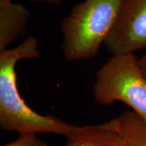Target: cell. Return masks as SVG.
<instances>
[{
    "mask_svg": "<svg viewBox=\"0 0 146 146\" xmlns=\"http://www.w3.org/2000/svg\"><path fill=\"white\" fill-rule=\"evenodd\" d=\"M66 138V146H124L121 137L110 121L79 127Z\"/></svg>",
    "mask_w": 146,
    "mask_h": 146,
    "instance_id": "obj_6",
    "label": "cell"
},
{
    "mask_svg": "<svg viewBox=\"0 0 146 146\" xmlns=\"http://www.w3.org/2000/svg\"><path fill=\"white\" fill-rule=\"evenodd\" d=\"M110 122L124 146H146V121L135 112L125 111Z\"/></svg>",
    "mask_w": 146,
    "mask_h": 146,
    "instance_id": "obj_7",
    "label": "cell"
},
{
    "mask_svg": "<svg viewBox=\"0 0 146 146\" xmlns=\"http://www.w3.org/2000/svg\"><path fill=\"white\" fill-rule=\"evenodd\" d=\"M2 146H48L35 133H21L17 139Z\"/></svg>",
    "mask_w": 146,
    "mask_h": 146,
    "instance_id": "obj_8",
    "label": "cell"
},
{
    "mask_svg": "<svg viewBox=\"0 0 146 146\" xmlns=\"http://www.w3.org/2000/svg\"><path fill=\"white\" fill-rule=\"evenodd\" d=\"M138 64L142 73L146 78V52L141 58H138Z\"/></svg>",
    "mask_w": 146,
    "mask_h": 146,
    "instance_id": "obj_9",
    "label": "cell"
},
{
    "mask_svg": "<svg viewBox=\"0 0 146 146\" xmlns=\"http://www.w3.org/2000/svg\"><path fill=\"white\" fill-rule=\"evenodd\" d=\"M104 45L111 55L134 54L146 48V0H123Z\"/></svg>",
    "mask_w": 146,
    "mask_h": 146,
    "instance_id": "obj_4",
    "label": "cell"
},
{
    "mask_svg": "<svg viewBox=\"0 0 146 146\" xmlns=\"http://www.w3.org/2000/svg\"><path fill=\"white\" fill-rule=\"evenodd\" d=\"M39 43L34 35L17 47L0 52V127L5 131L21 133H54L68 136L79 128L55 116H43L25 102L17 86L16 65L23 59L38 58Z\"/></svg>",
    "mask_w": 146,
    "mask_h": 146,
    "instance_id": "obj_1",
    "label": "cell"
},
{
    "mask_svg": "<svg viewBox=\"0 0 146 146\" xmlns=\"http://www.w3.org/2000/svg\"><path fill=\"white\" fill-rule=\"evenodd\" d=\"M123 0H85L61 23L60 47L68 61L96 57L114 28Z\"/></svg>",
    "mask_w": 146,
    "mask_h": 146,
    "instance_id": "obj_2",
    "label": "cell"
},
{
    "mask_svg": "<svg viewBox=\"0 0 146 146\" xmlns=\"http://www.w3.org/2000/svg\"><path fill=\"white\" fill-rule=\"evenodd\" d=\"M33 3H43L47 4L58 5L61 4L65 0H30Z\"/></svg>",
    "mask_w": 146,
    "mask_h": 146,
    "instance_id": "obj_10",
    "label": "cell"
},
{
    "mask_svg": "<svg viewBox=\"0 0 146 146\" xmlns=\"http://www.w3.org/2000/svg\"><path fill=\"white\" fill-rule=\"evenodd\" d=\"M93 95L103 106L123 102L146 121V78L135 54L112 55L96 73Z\"/></svg>",
    "mask_w": 146,
    "mask_h": 146,
    "instance_id": "obj_3",
    "label": "cell"
},
{
    "mask_svg": "<svg viewBox=\"0 0 146 146\" xmlns=\"http://www.w3.org/2000/svg\"><path fill=\"white\" fill-rule=\"evenodd\" d=\"M30 17L28 8L13 0H0V52L23 36Z\"/></svg>",
    "mask_w": 146,
    "mask_h": 146,
    "instance_id": "obj_5",
    "label": "cell"
}]
</instances>
